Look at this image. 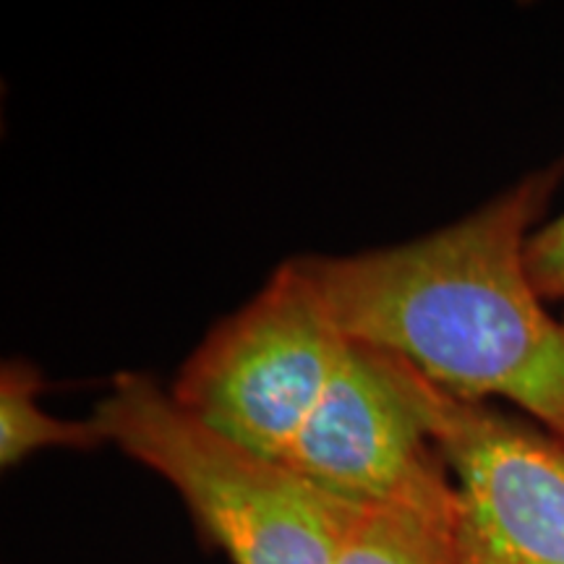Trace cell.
<instances>
[{
  "label": "cell",
  "mask_w": 564,
  "mask_h": 564,
  "mask_svg": "<svg viewBox=\"0 0 564 564\" xmlns=\"http://www.w3.org/2000/svg\"><path fill=\"white\" fill-rule=\"evenodd\" d=\"M564 165L415 241L301 264L350 340L390 350L463 400L505 398L564 444V322L525 267L528 228Z\"/></svg>",
  "instance_id": "cell-1"
},
{
  "label": "cell",
  "mask_w": 564,
  "mask_h": 564,
  "mask_svg": "<svg viewBox=\"0 0 564 564\" xmlns=\"http://www.w3.org/2000/svg\"><path fill=\"white\" fill-rule=\"evenodd\" d=\"M91 421L181 494L232 564H335L364 507L220 434L147 373H118Z\"/></svg>",
  "instance_id": "cell-2"
},
{
  "label": "cell",
  "mask_w": 564,
  "mask_h": 564,
  "mask_svg": "<svg viewBox=\"0 0 564 564\" xmlns=\"http://www.w3.org/2000/svg\"><path fill=\"white\" fill-rule=\"evenodd\" d=\"M348 348L301 259H291L204 337L167 392L220 434L282 460Z\"/></svg>",
  "instance_id": "cell-3"
},
{
  "label": "cell",
  "mask_w": 564,
  "mask_h": 564,
  "mask_svg": "<svg viewBox=\"0 0 564 564\" xmlns=\"http://www.w3.org/2000/svg\"><path fill=\"white\" fill-rule=\"evenodd\" d=\"M382 352L455 478L457 564H564V444Z\"/></svg>",
  "instance_id": "cell-4"
},
{
  "label": "cell",
  "mask_w": 564,
  "mask_h": 564,
  "mask_svg": "<svg viewBox=\"0 0 564 564\" xmlns=\"http://www.w3.org/2000/svg\"><path fill=\"white\" fill-rule=\"evenodd\" d=\"M280 463L335 497L373 505L405 489L442 463V455L392 377L384 352L350 340Z\"/></svg>",
  "instance_id": "cell-5"
},
{
  "label": "cell",
  "mask_w": 564,
  "mask_h": 564,
  "mask_svg": "<svg viewBox=\"0 0 564 564\" xmlns=\"http://www.w3.org/2000/svg\"><path fill=\"white\" fill-rule=\"evenodd\" d=\"M457 491L436 463L405 489L364 505L335 564H457Z\"/></svg>",
  "instance_id": "cell-6"
},
{
  "label": "cell",
  "mask_w": 564,
  "mask_h": 564,
  "mask_svg": "<svg viewBox=\"0 0 564 564\" xmlns=\"http://www.w3.org/2000/svg\"><path fill=\"white\" fill-rule=\"evenodd\" d=\"M40 371L32 364L9 361L0 371V463L13 468L45 447H102L105 436L95 421H63L37 403Z\"/></svg>",
  "instance_id": "cell-7"
},
{
  "label": "cell",
  "mask_w": 564,
  "mask_h": 564,
  "mask_svg": "<svg viewBox=\"0 0 564 564\" xmlns=\"http://www.w3.org/2000/svg\"><path fill=\"white\" fill-rule=\"evenodd\" d=\"M525 267L541 299L564 301V215L528 238Z\"/></svg>",
  "instance_id": "cell-8"
}]
</instances>
